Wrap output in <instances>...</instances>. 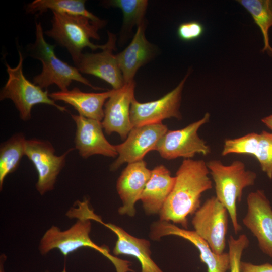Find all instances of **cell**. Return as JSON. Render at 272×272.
<instances>
[{
  "mask_svg": "<svg viewBox=\"0 0 272 272\" xmlns=\"http://www.w3.org/2000/svg\"><path fill=\"white\" fill-rule=\"evenodd\" d=\"M207 163L184 159L178 169L173 189L159 215L160 220L188 228V217L200 207L203 193L212 188Z\"/></svg>",
  "mask_w": 272,
  "mask_h": 272,
  "instance_id": "1",
  "label": "cell"
},
{
  "mask_svg": "<svg viewBox=\"0 0 272 272\" xmlns=\"http://www.w3.org/2000/svg\"><path fill=\"white\" fill-rule=\"evenodd\" d=\"M207 165L214 183L215 196L227 209L237 234L242 230L237 218V204L242 199L243 190L254 185L257 175L247 170L245 164L240 160L225 165L218 159H213Z\"/></svg>",
  "mask_w": 272,
  "mask_h": 272,
  "instance_id": "2",
  "label": "cell"
},
{
  "mask_svg": "<svg viewBox=\"0 0 272 272\" xmlns=\"http://www.w3.org/2000/svg\"><path fill=\"white\" fill-rule=\"evenodd\" d=\"M91 221L88 219H77L75 224L65 230L52 226L40 240L39 245L40 253L44 255L53 249H57L66 257L82 247H89L108 258L114 265L116 272L132 271L129 261L114 256L110 254L107 247L100 246L91 240L90 237L92 227Z\"/></svg>",
  "mask_w": 272,
  "mask_h": 272,
  "instance_id": "3",
  "label": "cell"
},
{
  "mask_svg": "<svg viewBox=\"0 0 272 272\" xmlns=\"http://www.w3.org/2000/svg\"><path fill=\"white\" fill-rule=\"evenodd\" d=\"M52 13L51 28L45 31L44 34L66 48L74 62L83 53L85 48L95 50H103L106 47V43L96 45L90 41L91 39H100L98 32L104 26L105 21H94L80 15L56 12Z\"/></svg>",
  "mask_w": 272,
  "mask_h": 272,
  "instance_id": "4",
  "label": "cell"
},
{
  "mask_svg": "<svg viewBox=\"0 0 272 272\" xmlns=\"http://www.w3.org/2000/svg\"><path fill=\"white\" fill-rule=\"evenodd\" d=\"M36 39L29 47L30 55L39 60L42 64L40 74L33 79V83L42 89H47L53 84L56 85L60 91H66L73 81L79 82L95 90H103L95 87L78 71L58 58L55 53V45L48 43L44 37V33L40 22L35 23Z\"/></svg>",
  "mask_w": 272,
  "mask_h": 272,
  "instance_id": "5",
  "label": "cell"
},
{
  "mask_svg": "<svg viewBox=\"0 0 272 272\" xmlns=\"http://www.w3.org/2000/svg\"><path fill=\"white\" fill-rule=\"evenodd\" d=\"M18 53L19 60L16 66L12 67L6 62L8 79L1 91L0 100H12L23 121L31 119L32 109L37 104L53 106L61 112L67 111L50 97L47 90L26 79L23 71V56L21 51Z\"/></svg>",
  "mask_w": 272,
  "mask_h": 272,
  "instance_id": "6",
  "label": "cell"
},
{
  "mask_svg": "<svg viewBox=\"0 0 272 272\" xmlns=\"http://www.w3.org/2000/svg\"><path fill=\"white\" fill-rule=\"evenodd\" d=\"M210 114L207 112L202 118L177 130H168L156 145L155 150L166 160L182 157L192 159L196 154L207 156L211 153L210 147L200 138L199 129L210 120Z\"/></svg>",
  "mask_w": 272,
  "mask_h": 272,
  "instance_id": "7",
  "label": "cell"
},
{
  "mask_svg": "<svg viewBox=\"0 0 272 272\" xmlns=\"http://www.w3.org/2000/svg\"><path fill=\"white\" fill-rule=\"evenodd\" d=\"M229 213L215 196L208 198L193 214L194 231L217 254L224 253L226 246Z\"/></svg>",
  "mask_w": 272,
  "mask_h": 272,
  "instance_id": "8",
  "label": "cell"
},
{
  "mask_svg": "<svg viewBox=\"0 0 272 272\" xmlns=\"http://www.w3.org/2000/svg\"><path fill=\"white\" fill-rule=\"evenodd\" d=\"M74 149L70 148L62 154L57 155L53 146L48 141L27 140L25 156L37 171L36 187L41 195L54 188L57 177L65 164L66 157Z\"/></svg>",
  "mask_w": 272,
  "mask_h": 272,
  "instance_id": "9",
  "label": "cell"
},
{
  "mask_svg": "<svg viewBox=\"0 0 272 272\" xmlns=\"http://www.w3.org/2000/svg\"><path fill=\"white\" fill-rule=\"evenodd\" d=\"M189 74L188 72L176 87L158 100L141 103L134 98L130 110L132 126L162 123V120L170 118L180 120L182 92Z\"/></svg>",
  "mask_w": 272,
  "mask_h": 272,
  "instance_id": "10",
  "label": "cell"
},
{
  "mask_svg": "<svg viewBox=\"0 0 272 272\" xmlns=\"http://www.w3.org/2000/svg\"><path fill=\"white\" fill-rule=\"evenodd\" d=\"M167 131V126L162 123L133 127L124 142L115 145L118 157L111 164L110 170L114 171L125 163L143 160L148 152L155 150Z\"/></svg>",
  "mask_w": 272,
  "mask_h": 272,
  "instance_id": "11",
  "label": "cell"
},
{
  "mask_svg": "<svg viewBox=\"0 0 272 272\" xmlns=\"http://www.w3.org/2000/svg\"><path fill=\"white\" fill-rule=\"evenodd\" d=\"M116 41V35L108 31L106 46L101 52L82 53L74 62L81 74L97 77L109 84L113 89L118 90L125 84L115 54L113 53Z\"/></svg>",
  "mask_w": 272,
  "mask_h": 272,
  "instance_id": "12",
  "label": "cell"
},
{
  "mask_svg": "<svg viewBox=\"0 0 272 272\" xmlns=\"http://www.w3.org/2000/svg\"><path fill=\"white\" fill-rule=\"evenodd\" d=\"M243 225L256 238L261 251L272 258V207L264 191L257 190L247 197Z\"/></svg>",
  "mask_w": 272,
  "mask_h": 272,
  "instance_id": "13",
  "label": "cell"
},
{
  "mask_svg": "<svg viewBox=\"0 0 272 272\" xmlns=\"http://www.w3.org/2000/svg\"><path fill=\"white\" fill-rule=\"evenodd\" d=\"M169 235L176 236L191 242L198 249L200 261L207 265L208 272H227L229 270L228 253L216 254L194 230L181 228L171 222L160 220L152 225L150 233L152 239L159 240L162 237Z\"/></svg>",
  "mask_w": 272,
  "mask_h": 272,
  "instance_id": "14",
  "label": "cell"
},
{
  "mask_svg": "<svg viewBox=\"0 0 272 272\" xmlns=\"http://www.w3.org/2000/svg\"><path fill=\"white\" fill-rule=\"evenodd\" d=\"M134 81L125 84L108 98L104 105L103 128L106 134L117 133L125 140L133 128L130 121V110L134 98Z\"/></svg>",
  "mask_w": 272,
  "mask_h": 272,
  "instance_id": "15",
  "label": "cell"
},
{
  "mask_svg": "<svg viewBox=\"0 0 272 272\" xmlns=\"http://www.w3.org/2000/svg\"><path fill=\"white\" fill-rule=\"evenodd\" d=\"M76 125L74 139L75 149L84 158L94 155L114 158L118 156L115 145L106 139L103 131L102 122L72 114Z\"/></svg>",
  "mask_w": 272,
  "mask_h": 272,
  "instance_id": "16",
  "label": "cell"
},
{
  "mask_svg": "<svg viewBox=\"0 0 272 272\" xmlns=\"http://www.w3.org/2000/svg\"><path fill=\"white\" fill-rule=\"evenodd\" d=\"M248 154L254 156L262 171L272 179V132L263 130L251 132L239 138L226 139L221 155Z\"/></svg>",
  "mask_w": 272,
  "mask_h": 272,
  "instance_id": "17",
  "label": "cell"
},
{
  "mask_svg": "<svg viewBox=\"0 0 272 272\" xmlns=\"http://www.w3.org/2000/svg\"><path fill=\"white\" fill-rule=\"evenodd\" d=\"M151 170L144 160L128 164L116 183V190L122 201L118 213L132 217L136 213L135 205L149 180Z\"/></svg>",
  "mask_w": 272,
  "mask_h": 272,
  "instance_id": "18",
  "label": "cell"
},
{
  "mask_svg": "<svg viewBox=\"0 0 272 272\" xmlns=\"http://www.w3.org/2000/svg\"><path fill=\"white\" fill-rule=\"evenodd\" d=\"M87 218L100 223L116 234L117 239L113 249L114 255H129L136 258L141 266L140 272H164L151 257L149 241L135 237L115 224L104 223L93 210L89 212Z\"/></svg>",
  "mask_w": 272,
  "mask_h": 272,
  "instance_id": "19",
  "label": "cell"
},
{
  "mask_svg": "<svg viewBox=\"0 0 272 272\" xmlns=\"http://www.w3.org/2000/svg\"><path fill=\"white\" fill-rule=\"evenodd\" d=\"M145 22L139 25L130 44L121 52L115 55L122 74L124 84L133 80L140 67L153 56L155 48L146 38Z\"/></svg>",
  "mask_w": 272,
  "mask_h": 272,
  "instance_id": "20",
  "label": "cell"
},
{
  "mask_svg": "<svg viewBox=\"0 0 272 272\" xmlns=\"http://www.w3.org/2000/svg\"><path fill=\"white\" fill-rule=\"evenodd\" d=\"M115 91L112 89L102 92L89 93L75 87L52 92L49 96L54 101H61L71 105L82 116L102 121L104 116L103 106Z\"/></svg>",
  "mask_w": 272,
  "mask_h": 272,
  "instance_id": "21",
  "label": "cell"
},
{
  "mask_svg": "<svg viewBox=\"0 0 272 272\" xmlns=\"http://www.w3.org/2000/svg\"><path fill=\"white\" fill-rule=\"evenodd\" d=\"M175 181L170 171L164 165H160L151 170L149 180L141 194L140 200L146 214H159Z\"/></svg>",
  "mask_w": 272,
  "mask_h": 272,
  "instance_id": "22",
  "label": "cell"
},
{
  "mask_svg": "<svg viewBox=\"0 0 272 272\" xmlns=\"http://www.w3.org/2000/svg\"><path fill=\"white\" fill-rule=\"evenodd\" d=\"M27 140L22 133L12 136L0 147V189L3 188L6 177L14 172L25 155Z\"/></svg>",
  "mask_w": 272,
  "mask_h": 272,
  "instance_id": "23",
  "label": "cell"
},
{
  "mask_svg": "<svg viewBox=\"0 0 272 272\" xmlns=\"http://www.w3.org/2000/svg\"><path fill=\"white\" fill-rule=\"evenodd\" d=\"M85 3L84 0H35L27 5L26 11L41 15L50 10L60 13L83 16L94 21H100L101 19L86 8Z\"/></svg>",
  "mask_w": 272,
  "mask_h": 272,
  "instance_id": "24",
  "label": "cell"
},
{
  "mask_svg": "<svg viewBox=\"0 0 272 272\" xmlns=\"http://www.w3.org/2000/svg\"><path fill=\"white\" fill-rule=\"evenodd\" d=\"M237 2L250 14L262 32L264 47L261 51H266L272 56L268 35L269 28L272 26V0H238Z\"/></svg>",
  "mask_w": 272,
  "mask_h": 272,
  "instance_id": "25",
  "label": "cell"
},
{
  "mask_svg": "<svg viewBox=\"0 0 272 272\" xmlns=\"http://www.w3.org/2000/svg\"><path fill=\"white\" fill-rule=\"evenodd\" d=\"M106 6L118 8L123 14V29L127 31L137 25L144 23V17L148 7L146 0H113L104 3Z\"/></svg>",
  "mask_w": 272,
  "mask_h": 272,
  "instance_id": "26",
  "label": "cell"
},
{
  "mask_svg": "<svg viewBox=\"0 0 272 272\" xmlns=\"http://www.w3.org/2000/svg\"><path fill=\"white\" fill-rule=\"evenodd\" d=\"M228 254L230 258V272H241L240 263L243 251L249 245V240L245 234H241L237 238L230 236L228 239Z\"/></svg>",
  "mask_w": 272,
  "mask_h": 272,
  "instance_id": "27",
  "label": "cell"
},
{
  "mask_svg": "<svg viewBox=\"0 0 272 272\" xmlns=\"http://www.w3.org/2000/svg\"><path fill=\"white\" fill-rule=\"evenodd\" d=\"M205 31L203 25L197 21L185 22L177 28V35L182 40L191 41L200 38Z\"/></svg>",
  "mask_w": 272,
  "mask_h": 272,
  "instance_id": "28",
  "label": "cell"
},
{
  "mask_svg": "<svg viewBox=\"0 0 272 272\" xmlns=\"http://www.w3.org/2000/svg\"><path fill=\"white\" fill-rule=\"evenodd\" d=\"M240 267L241 272H272V264L268 263L258 265L241 261Z\"/></svg>",
  "mask_w": 272,
  "mask_h": 272,
  "instance_id": "29",
  "label": "cell"
},
{
  "mask_svg": "<svg viewBox=\"0 0 272 272\" xmlns=\"http://www.w3.org/2000/svg\"><path fill=\"white\" fill-rule=\"evenodd\" d=\"M261 121L272 131V114L262 118Z\"/></svg>",
  "mask_w": 272,
  "mask_h": 272,
  "instance_id": "30",
  "label": "cell"
},
{
  "mask_svg": "<svg viewBox=\"0 0 272 272\" xmlns=\"http://www.w3.org/2000/svg\"><path fill=\"white\" fill-rule=\"evenodd\" d=\"M4 255H2V256L1 257V266H0V272H5L4 269V262L5 261L4 259L6 258V257H3Z\"/></svg>",
  "mask_w": 272,
  "mask_h": 272,
  "instance_id": "31",
  "label": "cell"
},
{
  "mask_svg": "<svg viewBox=\"0 0 272 272\" xmlns=\"http://www.w3.org/2000/svg\"><path fill=\"white\" fill-rule=\"evenodd\" d=\"M44 272H49V271L48 270H46V271H45Z\"/></svg>",
  "mask_w": 272,
  "mask_h": 272,
  "instance_id": "32",
  "label": "cell"
}]
</instances>
